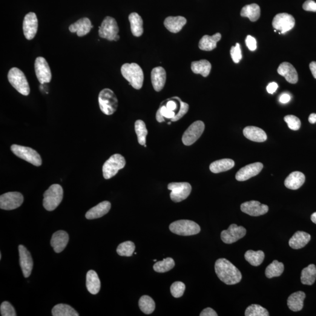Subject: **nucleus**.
<instances>
[{
	"mask_svg": "<svg viewBox=\"0 0 316 316\" xmlns=\"http://www.w3.org/2000/svg\"><path fill=\"white\" fill-rule=\"evenodd\" d=\"M215 271L218 278L228 285L239 283L242 279V275L239 270L225 258H220L216 261Z\"/></svg>",
	"mask_w": 316,
	"mask_h": 316,
	"instance_id": "nucleus-1",
	"label": "nucleus"
},
{
	"mask_svg": "<svg viewBox=\"0 0 316 316\" xmlns=\"http://www.w3.org/2000/svg\"><path fill=\"white\" fill-rule=\"evenodd\" d=\"M122 75L133 88L139 90L142 87L144 76L141 68L136 63H125L121 69Z\"/></svg>",
	"mask_w": 316,
	"mask_h": 316,
	"instance_id": "nucleus-2",
	"label": "nucleus"
},
{
	"mask_svg": "<svg viewBox=\"0 0 316 316\" xmlns=\"http://www.w3.org/2000/svg\"><path fill=\"white\" fill-rule=\"evenodd\" d=\"M63 197V191L62 186L54 184L50 187L44 194L43 205L48 211H53L62 202Z\"/></svg>",
	"mask_w": 316,
	"mask_h": 316,
	"instance_id": "nucleus-3",
	"label": "nucleus"
},
{
	"mask_svg": "<svg viewBox=\"0 0 316 316\" xmlns=\"http://www.w3.org/2000/svg\"><path fill=\"white\" fill-rule=\"evenodd\" d=\"M99 103L100 110L107 116L113 114L117 111L119 105L116 94L109 88H105L100 91Z\"/></svg>",
	"mask_w": 316,
	"mask_h": 316,
	"instance_id": "nucleus-4",
	"label": "nucleus"
},
{
	"mask_svg": "<svg viewBox=\"0 0 316 316\" xmlns=\"http://www.w3.org/2000/svg\"><path fill=\"white\" fill-rule=\"evenodd\" d=\"M8 81L13 88L24 96L30 93V85L24 73L17 68H11L8 74Z\"/></svg>",
	"mask_w": 316,
	"mask_h": 316,
	"instance_id": "nucleus-5",
	"label": "nucleus"
},
{
	"mask_svg": "<svg viewBox=\"0 0 316 316\" xmlns=\"http://www.w3.org/2000/svg\"><path fill=\"white\" fill-rule=\"evenodd\" d=\"M169 229L173 233L182 236H190L199 234L200 226L193 221L181 220L175 221L169 226Z\"/></svg>",
	"mask_w": 316,
	"mask_h": 316,
	"instance_id": "nucleus-6",
	"label": "nucleus"
},
{
	"mask_svg": "<svg viewBox=\"0 0 316 316\" xmlns=\"http://www.w3.org/2000/svg\"><path fill=\"white\" fill-rule=\"evenodd\" d=\"M11 150L16 156L34 166H40L42 165L41 156L33 148L14 144L11 146Z\"/></svg>",
	"mask_w": 316,
	"mask_h": 316,
	"instance_id": "nucleus-7",
	"label": "nucleus"
},
{
	"mask_svg": "<svg viewBox=\"0 0 316 316\" xmlns=\"http://www.w3.org/2000/svg\"><path fill=\"white\" fill-rule=\"evenodd\" d=\"M126 162L122 155L114 154L109 158L103 166V176L105 179H111L120 169L124 168Z\"/></svg>",
	"mask_w": 316,
	"mask_h": 316,
	"instance_id": "nucleus-8",
	"label": "nucleus"
},
{
	"mask_svg": "<svg viewBox=\"0 0 316 316\" xmlns=\"http://www.w3.org/2000/svg\"><path fill=\"white\" fill-rule=\"evenodd\" d=\"M119 32L116 20L111 17H106L101 26L99 27V36L102 38L107 39L108 41H119L120 36L118 35Z\"/></svg>",
	"mask_w": 316,
	"mask_h": 316,
	"instance_id": "nucleus-9",
	"label": "nucleus"
},
{
	"mask_svg": "<svg viewBox=\"0 0 316 316\" xmlns=\"http://www.w3.org/2000/svg\"><path fill=\"white\" fill-rule=\"evenodd\" d=\"M168 189L171 191V200L176 203L186 199L192 192L191 185L187 182L171 183L169 184Z\"/></svg>",
	"mask_w": 316,
	"mask_h": 316,
	"instance_id": "nucleus-10",
	"label": "nucleus"
},
{
	"mask_svg": "<svg viewBox=\"0 0 316 316\" xmlns=\"http://www.w3.org/2000/svg\"><path fill=\"white\" fill-rule=\"evenodd\" d=\"M205 128V123L202 121H197L192 123L183 135V144L186 146L193 144L202 136Z\"/></svg>",
	"mask_w": 316,
	"mask_h": 316,
	"instance_id": "nucleus-11",
	"label": "nucleus"
},
{
	"mask_svg": "<svg viewBox=\"0 0 316 316\" xmlns=\"http://www.w3.org/2000/svg\"><path fill=\"white\" fill-rule=\"evenodd\" d=\"M24 202V197L19 192H13L0 196V208L5 211H12L18 208Z\"/></svg>",
	"mask_w": 316,
	"mask_h": 316,
	"instance_id": "nucleus-12",
	"label": "nucleus"
},
{
	"mask_svg": "<svg viewBox=\"0 0 316 316\" xmlns=\"http://www.w3.org/2000/svg\"><path fill=\"white\" fill-rule=\"evenodd\" d=\"M295 25L294 17L288 13H281L275 16L272 21V26L275 30L284 34L292 30Z\"/></svg>",
	"mask_w": 316,
	"mask_h": 316,
	"instance_id": "nucleus-13",
	"label": "nucleus"
},
{
	"mask_svg": "<svg viewBox=\"0 0 316 316\" xmlns=\"http://www.w3.org/2000/svg\"><path fill=\"white\" fill-rule=\"evenodd\" d=\"M246 229L243 226L232 224L226 230L221 232V238L224 243L230 244L236 242L245 236Z\"/></svg>",
	"mask_w": 316,
	"mask_h": 316,
	"instance_id": "nucleus-14",
	"label": "nucleus"
},
{
	"mask_svg": "<svg viewBox=\"0 0 316 316\" xmlns=\"http://www.w3.org/2000/svg\"><path fill=\"white\" fill-rule=\"evenodd\" d=\"M35 70L37 79L41 84L51 82L52 73L50 67L44 57H37L35 62Z\"/></svg>",
	"mask_w": 316,
	"mask_h": 316,
	"instance_id": "nucleus-15",
	"label": "nucleus"
},
{
	"mask_svg": "<svg viewBox=\"0 0 316 316\" xmlns=\"http://www.w3.org/2000/svg\"><path fill=\"white\" fill-rule=\"evenodd\" d=\"M38 21L35 13H29L25 16L23 21V31L28 40L33 39L38 31Z\"/></svg>",
	"mask_w": 316,
	"mask_h": 316,
	"instance_id": "nucleus-16",
	"label": "nucleus"
},
{
	"mask_svg": "<svg viewBox=\"0 0 316 316\" xmlns=\"http://www.w3.org/2000/svg\"><path fill=\"white\" fill-rule=\"evenodd\" d=\"M241 210L244 213L251 216H260L267 213L269 208L268 206L263 205L258 201L252 200L243 203Z\"/></svg>",
	"mask_w": 316,
	"mask_h": 316,
	"instance_id": "nucleus-17",
	"label": "nucleus"
},
{
	"mask_svg": "<svg viewBox=\"0 0 316 316\" xmlns=\"http://www.w3.org/2000/svg\"><path fill=\"white\" fill-rule=\"evenodd\" d=\"M20 266L22 269L23 275L25 278H28L31 274L33 268V260L30 252L24 246H18Z\"/></svg>",
	"mask_w": 316,
	"mask_h": 316,
	"instance_id": "nucleus-18",
	"label": "nucleus"
},
{
	"mask_svg": "<svg viewBox=\"0 0 316 316\" xmlns=\"http://www.w3.org/2000/svg\"><path fill=\"white\" fill-rule=\"evenodd\" d=\"M263 167V166L262 163L255 162L251 163V164L244 166V167L238 171L236 175H235V178L240 182L248 180L250 178L257 176V175L259 174L261 171H262Z\"/></svg>",
	"mask_w": 316,
	"mask_h": 316,
	"instance_id": "nucleus-19",
	"label": "nucleus"
},
{
	"mask_svg": "<svg viewBox=\"0 0 316 316\" xmlns=\"http://www.w3.org/2000/svg\"><path fill=\"white\" fill-rule=\"evenodd\" d=\"M69 240V235L65 231H57L53 234L51 241V245L53 247L54 252H61L67 247Z\"/></svg>",
	"mask_w": 316,
	"mask_h": 316,
	"instance_id": "nucleus-20",
	"label": "nucleus"
},
{
	"mask_svg": "<svg viewBox=\"0 0 316 316\" xmlns=\"http://www.w3.org/2000/svg\"><path fill=\"white\" fill-rule=\"evenodd\" d=\"M278 73L282 76L292 84H296L298 81V74L297 70L291 63L283 62L278 69Z\"/></svg>",
	"mask_w": 316,
	"mask_h": 316,
	"instance_id": "nucleus-21",
	"label": "nucleus"
},
{
	"mask_svg": "<svg viewBox=\"0 0 316 316\" xmlns=\"http://www.w3.org/2000/svg\"><path fill=\"white\" fill-rule=\"evenodd\" d=\"M93 26L91 25L90 20L88 18H83L78 20L70 26L71 33H76L78 36L82 37L90 33Z\"/></svg>",
	"mask_w": 316,
	"mask_h": 316,
	"instance_id": "nucleus-22",
	"label": "nucleus"
},
{
	"mask_svg": "<svg viewBox=\"0 0 316 316\" xmlns=\"http://www.w3.org/2000/svg\"><path fill=\"white\" fill-rule=\"evenodd\" d=\"M166 80V71L162 67L155 68L151 72L152 84L156 91L164 88Z\"/></svg>",
	"mask_w": 316,
	"mask_h": 316,
	"instance_id": "nucleus-23",
	"label": "nucleus"
},
{
	"mask_svg": "<svg viewBox=\"0 0 316 316\" xmlns=\"http://www.w3.org/2000/svg\"><path fill=\"white\" fill-rule=\"evenodd\" d=\"M111 207V205L110 202H108V201H104V202L99 203V205L89 210L86 212V218L88 220H93L104 216L110 211Z\"/></svg>",
	"mask_w": 316,
	"mask_h": 316,
	"instance_id": "nucleus-24",
	"label": "nucleus"
},
{
	"mask_svg": "<svg viewBox=\"0 0 316 316\" xmlns=\"http://www.w3.org/2000/svg\"><path fill=\"white\" fill-rule=\"evenodd\" d=\"M243 134L247 139L254 142H263L267 140L265 132L257 126H246L244 129Z\"/></svg>",
	"mask_w": 316,
	"mask_h": 316,
	"instance_id": "nucleus-25",
	"label": "nucleus"
},
{
	"mask_svg": "<svg viewBox=\"0 0 316 316\" xmlns=\"http://www.w3.org/2000/svg\"><path fill=\"white\" fill-rule=\"evenodd\" d=\"M311 239V236L306 232L298 231L295 232L289 241L292 248L298 249L303 248Z\"/></svg>",
	"mask_w": 316,
	"mask_h": 316,
	"instance_id": "nucleus-26",
	"label": "nucleus"
},
{
	"mask_svg": "<svg viewBox=\"0 0 316 316\" xmlns=\"http://www.w3.org/2000/svg\"><path fill=\"white\" fill-rule=\"evenodd\" d=\"M305 182V176L300 172H292L284 180V185L291 190L299 189Z\"/></svg>",
	"mask_w": 316,
	"mask_h": 316,
	"instance_id": "nucleus-27",
	"label": "nucleus"
},
{
	"mask_svg": "<svg viewBox=\"0 0 316 316\" xmlns=\"http://www.w3.org/2000/svg\"><path fill=\"white\" fill-rule=\"evenodd\" d=\"M187 20L182 16L169 17L164 21V25L166 29L172 33H177L182 30L186 25Z\"/></svg>",
	"mask_w": 316,
	"mask_h": 316,
	"instance_id": "nucleus-28",
	"label": "nucleus"
},
{
	"mask_svg": "<svg viewBox=\"0 0 316 316\" xmlns=\"http://www.w3.org/2000/svg\"><path fill=\"white\" fill-rule=\"evenodd\" d=\"M86 287L92 295H96L101 288V282L96 272L90 270L86 275Z\"/></svg>",
	"mask_w": 316,
	"mask_h": 316,
	"instance_id": "nucleus-29",
	"label": "nucleus"
},
{
	"mask_svg": "<svg viewBox=\"0 0 316 316\" xmlns=\"http://www.w3.org/2000/svg\"><path fill=\"white\" fill-rule=\"evenodd\" d=\"M306 294L302 291L294 293L288 298V306L293 312L300 311L304 306Z\"/></svg>",
	"mask_w": 316,
	"mask_h": 316,
	"instance_id": "nucleus-30",
	"label": "nucleus"
},
{
	"mask_svg": "<svg viewBox=\"0 0 316 316\" xmlns=\"http://www.w3.org/2000/svg\"><path fill=\"white\" fill-rule=\"evenodd\" d=\"M221 38V35L220 33L215 34L212 36L206 35L200 40L199 47L202 51H212L217 47V43L220 41Z\"/></svg>",
	"mask_w": 316,
	"mask_h": 316,
	"instance_id": "nucleus-31",
	"label": "nucleus"
},
{
	"mask_svg": "<svg viewBox=\"0 0 316 316\" xmlns=\"http://www.w3.org/2000/svg\"><path fill=\"white\" fill-rule=\"evenodd\" d=\"M235 162L233 160L223 159L211 163L210 165V170L212 173L218 174L229 171V169L233 168Z\"/></svg>",
	"mask_w": 316,
	"mask_h": 316,
	"instance_id": "nucleus-32",
	"label": "nucleus"
},
{
	"mask_svg": "<svg viewBox=\"0 0 316 316\" xmlns=\"http://www.w3.org/2000/svg\"><path fill=\"white\" fill-rule=\"evenodd\" d=\"M128 18L133 35L137 37L141 36L143 33V20L139 14L133 13L129 16Z\"/></svg>",
	"mask_w": 316,
	"mask_h": 316,
	"instance_id": "nucleus-33",
	"label": "nucleus"
},
{
	"mask_svg": "<svg viewBox=\"0 0 316 316\" xmlns=\"http://www.w3.org/2000/svg\"><path fill=\"white\" fill-rule=\"evenodd\" d=\"M241 16L247 17L252 22L256 21L261 16L260 7L257 4L246 5L241 10Z\"/></svg>",
	"mask_w": 316,
	"mask_h": 316,
	"instance_id": "nucleus-34",
	"label": "nucleus"
},
{
	"mask_svg": "<svg viewBox=\"0 0 316 316\" xmlns=\"http://www.w3.org/2000/svg\"><path fill=\"white\" fill-rule=\"evenodd\" d=\"M192 70L195 74H200L203 77H207L211 73V65L208 60H201L192 63Z\"/></svg>",
	"mask_w": 316,
	"mask_h": 316,
	"instance_id": "nucleus-35",
	"label": "nucleus"
},
{
	"mask_svg": "<svg viewBox=\"0 0 316 316\" xmlns=\"http://www.w3.org/2000/svg\"><path fill=\"white\" fill-rule=\"evenodd\" d=\"M301 283L306 285H312L316 280V266L314 264H310L304 268L301 273Z\"/></svg>",
	"mask_w": 316,
	"mask_h": 316,
	"instance_id": "nucleus-36",
	"label": "nucleus"
},
{
	"mask_svg": "<svg viewBox=\"0 0 316 316\" xmlns=\"http://www.w3.org/2000/svg\"><path fill=\"white\" fill-rule=\"evenodd\" d=\"M52 313L53 316H79L73 307L66 304H58L54 306Z\"/></svg>",
	"mask_w": 316,
	"mask_h": 316,
	"instance_id": "nucleus-37",
	"label": "nucleus"
},
{
	"mask_svg": "<svg viewBox=\"0 0 316 316\" xmlns=\"http://www.w3.org/2000/svg\"><path fill=\"white\" fill-rule=\"evenodd\" d=\"M245 258L251 265L260 266L263 263L265 254L262 251H254L252 250L247 251L245 254Z\"/></svg>",
	"mask_w": 316,
	"mask_h": 316,
	"instance_id": "nucleus-38",
	"label": "nucleus"
},
{
	"mask_svg": "<svg viewBox=\"0 0 316 316\" xmlns=\"http://www.w3.org/2000/svg\"><path fill=\"white\" fill-rule=\"evenodd\" d=\"M283 271V263H280L277 260H275L266 267L265 275L266 277L268 278L278 277L282 274Z\"/></svg>",
	"mask_w": 316,
	"mask_h": 316,
	"instance_id": "nucleus-39",
	"label": "nucleus"
},
{
	"mask_svg": "<svg viewBox=\"0 0 316 316\" xmlns=\"http://www.w3.org/2000/svg\"><path fill=\"white\" fill-rule=\"evenodd\" d=\"M139 307L141 311L146 315H150L155 309V303L149 296H142L139 300Z\"/></svg>",
	"mask_w": 316,
	"mask_h": 316,
	"instance_id": "nucleus-40",
	"label": "nucleus"
},
{
	"mask_svg": "<svg viewBox=\"0 0 316 316\" xmlns=\"http://www.w3.org/2000/svg\"><path fill=\"white\" fill-rule=\"evenodd\" d=\"M135 130L138 137V141L140 145L144 146L146 144V138L148 135V130L145 123L142 120H137L135 123Z\"/></svg>",
	"mask_w": 316,
	"mask_h": 316,
	"instance_id": "nucleus-41",
	"label": "nucleus"
},
{
	"mask_svg": "<svg viewBox=\"0 0 316 316\" xmlns=\"http://www.w3.org/2000/svg\"><path fill=\"white\" fill-rule=\"evenodd\" d=\"M175 265L174 260L172 258H167L155 263L154 265V269L157 272L165 273L171 271L174 268Z\"/></svg>",
	"mask_w": 316,
	"mask_h": 316,
	"instance_id": "nucleus-42",
	"label": "nucleus"
},
{
	"mask_svg": "<svg viewBox=\"0 0 316 316\" xmlns=\"http://www.w3.org/2000/svg\"><path fill=\"white\" fill-rule=\"evenodd\" d=\"M136 246L132 241H125L120 244L117 248V254L120 256L122 257H131L134 254Z\"/></svg>",
	"mask_w": 316,
	"mask_h": 316,
	"instance_id": "nucleus-43",
	"label": "nucleus"
},
{
	"mask_svg": "<svg viewBox=\"0 0 316 316\" xmlns=\"http://www.w3.org/2000/svg\"><path fill=\"white\" fill-rule=\"evenodd\" d=\"M246 316H268V310L258 304H251L246 310Z\"/></svg>",
	"mask_w": 316,
	"mask_h": 316,
	"instance_id": "nucleus-44",
	"label": "nucleus"
},
{
	"mask_svg": "<svg viewBox=\"0 0 316 316\" xmlns=\"http://www.w3.org/2000/svg\"><path fill=\"white\" fill-rule=\"evenodd\" d=\"M186 286L182 281H175L171 286V294L174 298L182 297L185 292Z\"/></svg>",
	"mask_w": 316,
	"mask_h": 316,
	"instance_id": "nucleus-45",
	"label": "nucleus"
},
{
	"mask_svg": "<svg viewBox=\"0 0 316 316\" xmlns=\"http://www.w3.org/2000/svg\"><path fill=\"white\" fill-rule=\"evenodd\" d=\"M284 122L287 123L288 127L292 130H299L301 126L300 120L298 118L293 115H288L284 118Z\"/></svg>",
	"mask_w": 316,
	"mask_h": 316,
	"instance_id": "nucleus-46",
	"label": "nucleus"
},
{
	"mask_svg": "<svg viewBox=\"0 0 316 316\" xmlns=\"http://www.w3.org/2000/svg\"><path fill=\"white\" fill-rule=\"evenodd\" d=\"M0 311L2 316H16V312L14 307L8 301H5L0 306Z\"/></svg>",
	"mask_w": 316,
	"mask_h": 316,
	"instance_id": "nucleus-47",
	"label": "nucleus"
},
{
	"mask_svg": "<svg viewBox=\"0 0 316 316\" xmlns=\"http://www.w3.org/2000/svg\"><path fill=\"white\" fill-rule=\"evenodd\" d=\"M230 54L232 60L235 63H238L242 59V53H241L240 45L237 43L235 47H232Z\"/></svg>",
	"mask_w": 316,
	"mask_h": 316,
	"instance_id": "nucleus-48",
	"label": "nucleus"
},
{
	"mask_svg": "<svg viewBox=\"0 0 316 316\" xmlns=\"http://www.w3.org/2000/svg\"><path fill=\"white\" fill-rule=\"evenodd\" d=\"M180 105L179 111H178V113L176 116H175V117L171 120L172 122H177V121L180 120V119H182V118L185 116L187 113H188L189 108L188 104L182 102V100H180Z\"/></svg>",
	"mask_w": 316,
	"mask_h": 316,
	"instance_id": "nucleus-49",
	"label": "nucleus"
},
{
	"mask_svg": "<svg viewBox=\"0 0 316 316\" xmlns=\"http://www.w3.org/2000/svg\"><path fill=\"white\" fill-rule=\"evenodd\" d=\"M158 111H159V113L163 117L166 118V119H168L172 120L175 116H176V114L175 112L169 110L168 109L166 108L165 105L161 106Z\"/></svg>",
	"mask_w": 316,
	"mask_h": 316,
	"instance_id": "nucleus-50",
	"label": "nucleus"
},
{
	"mask_svg": "<svg viewBox=\"0 0 316 316\" xmlns=\"http://www.w3.org/2000/svg\"><path fill=\"white\" fill-rule=\"evenodd\" d=\"M246 47L248 48L250 51H254L257 50V41L254 37L251 35L247 36L246 39Z\"/></svg>",
	"mask_w": 316,
	"mask_h": 316,
	"instance_id": "nucleus-51",
	"label": "nucleus"
},
{
	"mask_svg": "<svg viewBox=\"0 0 316 316\" xmlns=\"http://www.w3.org/2000/svg\"><path fill=\"white\" fill-rule=\"evenodd\" d=\"M303 10L316 12V2L313 0H307L303 4Z\"/></svg>",
	"mask_w": 316,
	"mask_h": 316,
	"instance_id": "nucleus-52",
	"label": "nucleus"
},
{
	"mask_svg": "<svg viewBox=\"0 0 316 316\" xmlns=\"http://www.w3.org/2000/svg\"><path fill=\"white\" fill-rule=\"evenodd\" d=\"M200 316H217L218 315L217 313L214 311V310L211 307H208L204 309L200 314Z\"/></svg>",
	"mask_w": 316,
	"mask_h": 316,
	"instance_id": "nucleus-53",
	"label": "nucleus"
},
{
	"mask_svg": "<svg viewBox=\"0 0 316 316\" xmlns=\"http://www.w3.org/2000/svg\"><path fill=\"white\" fill-rule=\"evenodd\" d=\"M278 85L277 83L272 82L267 86L266 90L269 94H274L277 91Z\"/></svg>",
	"mask_w": 316,
	"mask_h": 316,
	"instance_id": "nucleus-54",
	"label": "nucleus"
},
{
	"mask_svg": "<svg viewBox=\"0 0 316 316\" xmlns=\"http://www.w3.org/2000/svg\"><path fill=\"white\" fill-rule=\"evenodd\" d=\"M291 99V97L289 94L283 93L281 95L280 98V101L283 104H286L290 102Z\"/></svg>",
	"mask_w": 316,
	"mask_h": 316,
	"instance_id": "nucleus-55",
	"label": "nucleus"
},
{
	"mask_svg": "<svg viewBox=\"0 0 316 316\" xmlns=\"http://www.w3.org/2000/svg\"><path fill=\"white\" fill-rule=\"evenodd\" d=\"M309 67L313 77L316 79V62H312L310 63Z\"/></svg>",
	"mask_w": 316,
	"mask_h": 316,
	"instance_id": "nucleus-56",
	"label": "nucleus"
},
{
	"mask_svg": "<svg viewBox=\"0 0 316 316\" xmlns=\"http://www.w3.org/2000/svg\"><path fill=\"white\" fill-rule=\"evenodd\" d=\"M156 119L158 122L162 123L165 122L164 117H163L161 114L159 113V111H157L156 115Z\"/></svg>",
	"mask_w": 316,
	"mask_h": 316,
	"instance_id": "nucleus-57",
	"label": "nucleus"
},
{
	"mask_svg": "<svg viewBox=\"0 0 316 316\" xmlns=\"http://www.w3.org/2000/svg\"><path fill=\"white\" fill-rule=\"evenodd\" d=\"M309 122L311 123H316V114L312 113L310 115Z\"/></svg>",
	"mask_w": 316,
	"mask_h": 316,
	"instance_id": "nucleus-58",
	"label": "nucleus"
},
{
	"mask_svg": "<svg viewBox=\"0 0 316 316\" xmlns=\"http://www.w3.org/2000/svg\"><path fill=\"white\" fill-rule=\"evenodd\" d=\"M311 220L313 223H314L316 225V212H314L311 215Z\"/></svg>",
	"mask_w": 316,
	"mask_h": 316,
	"instance_id": "nucleus-59",
	"label": "nucleus"
},
{
	"mask_svg": "<svg viewBox=\"0 0 316 316\" xmlns=\"http://www.w3.org/2000/svg\"><path fill=\"white\" fill-rule=\"evenodd\" d=\"M0 260H1V254H0Z\"/></svg>",
	"mask_w": 316,
	"mask_h": 316,
	"instance_id": "nucleus-60",
	"label": "nucleus"
},
{
	"mask_svg": "<svg viewBox=\"0 0 316 316\" xmlns=\"http://www.w3.org/2000/svg\"><path fill=\"white\" fill-rule=\"evenodd\" d=\"M171 122H169V123H168V124H169V125H170V124H171Z\"/></svg>",
	"mask_w": 316,
	"mask_h": 316,
	"instance_id": "nucleus-61",
	"label": "nucleus"
},
{
	"mask_svg": "<svg viewBox=\"0 0 316 316\" xmlns=\"http://www.w3.org/2000/svg\"><path fill=\"white\" fill-rule=\"evenodd\" d=\"M154 262H157V260H154Z\"/></svg>",
	"mask_w": 316,
	"mask_h": 316,
	"instance_id": "nucleus-62",
	"label": "nucleus"
},
{
	"mask_svg": "<svg viewBox=\"0 0 316 316\" xmlns=\"http://www.w3.org/2000/svg\"><path fill=\"white\" fill-rule=\"evenodd\" d=\"M144 146H145V147L146 148V145L145 144V145H144Z\"/></svg>",
	"mask_w": 316,
	"mask_h": 316,
	"instance_id": "nucleus-63",
	"label": "nucleus"
}]
</instances>
